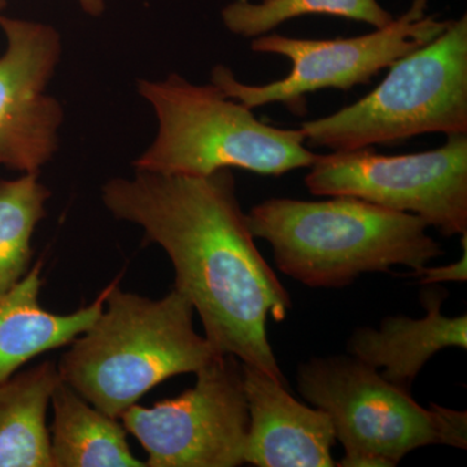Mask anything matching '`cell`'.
Segmentation results:
<instances>
[{
  "label": "cell",
  "instance_id": "6da1fadb",
  "mask_svg": "<svg viewBox=\"0 0 467 467\" xmlns=\"http://www.w3.org/2000/svg\"><path fill=\"white\" fill-rule=\"evenodd\" d=\"M101 202L165 251L175 290L192 303L220 355L287 386L266 326L269 318H287L290 294L254 244L232 169L208 175L134 171L107 181Z\"/></svg>",
  "mask_w": 467,
  "mask_h": 467
},
{
  "label": "cell",
  "instance_id": "7a4b0ae2",
  "mask_svg": "<svg viewBox=\"0 0 467 467\" xmlns=\"http://www.w3.org/2000/svg\"><path fill=\"white\" fill-rule=\"evenodd\" d=\"M273 198L247 213L254 238L269 243L279 272L312 288H343L365 273L408 266L413 276L444 254L414 214L353 196Z\"/></svg>",
  "mask_w": 467,
  "mask_h": 467
},
{
  "label": "cell",
  "instance_id": "3957f363",
  "mask_svg": "<svg viewBox=\"0 0 467 467\" xmlns=\"http://www.w3.org/2000/svg\"><path fill=\"white\" fill-rule=\"evenodd\" d=\"M103 312L57 364L58 376L95 408L119 420L160 383L198 373L221 356L193 327V306L173 288L152 300L110 282Z\"/></svg>",
  "mask_w": 467,
  "mask_h": 467
},
{
  "label": "cell",
  "instance_id": "277c9868",
  "mask_svg": "<svg viewBox=\"0 0 467 467\" xmlns=\"http://www.w3.org/2000/svg\"><path fill=\"white\" fill-rule=\"evenodd\" d=\"M137 90L153 109L158 131L134 160V171L208 175L242 169L284 175L310 168L318 158L306 147L301 129L260 121L212 82L192 84L171 73L159 81L138 79Z\"/></svg>",
  "mask_w": 467,
  "mask_h": 467
},
{
  "label": "cell",
  "instance_id": "5b68a950",
  "mask_svg": "<svg viewBox=\"0 0 467 467\" xmlns=\"http://www.w3.org/2000/svg\"><path fill=\"white\" fill-rule=\"evenodd\" d=\"M300 129L308 146L333 152L420 134H467V15L396 60L367 97Z\"/></svg>",
  "mask_w": 467,
  "mask_h": 467
},
{
  "label": "cell",
  "instance_id": "8992f818",
  "mask_svg": "<svg viewBox=\"0 0 467 467\" xmlns=\"http://www.w3.org/2000/svg\"><path fill=\"white\" fill-rule=\"evenodd\" d=\"M427 9L429 0H413L389 26L352 38L300 39L270 33L257 36L252 39L251 50L287 57L291 61L288 76L270 84L247 85L229 67L217 66L212 69L211 82L250 109L282 103L292 112H303L310 92L347 91L368 85L396 60L444 32L450 20L429 15Z\"/></svg>",
  "mask_w": 467,
  "mask_h": 467
},
{
  "label": "cell",
  "instance_id": "52a82bcc",
  "mask_svg": "<svg viewBox=\"0 0 467 467\" xmlns=\"http://www.w3.org/2000/svg\"><path fill=\"white\" fill-rule=\"evenodd\" d=\"M296 379L300 395L330 417L346 451L337 466L392 467L418 448L441 444L431 405L420 407L409 389L361 359L313 358L300 365Z\"/></svg>",
  "mask_w": 467,
  "mask_h": 467
},
{
  "label": "cell",
  "instance_id": "ba28073f",
  "mask_svg": "<svg viewBox=\"0 0 467 467\" xmlns=\"http://www.w3.org/2000/svg\"><path fill=\"white\" fill-rule=\"evenodd\" d=\"M306 177L316 196H353L414 214L444 236L467 234V134L435 150L387 156L371 147L318 155Z\"/></svg>",
  "mask_w": 467,
  "mask_h": 467
},
{
  "label": "cell",
  "instance_id": "9c48e42d",
  "mask_svg": "<svg viewBox=\"0 0 467 467\" xmlns=\"http://www.w3.org/2000/svg\"><path fill=\"white\" fill-rule=\"evenodd\" d=\"M195 386L119 417L149 467H235L244 463L250 411L238 358L221 355L196 373Z\"/></svg>",
  "mask_w": 467,
  "mask_h": 467
},
{
  "label": "cell",
  "instance_id": "30bf717a",
  "mask_svg": "<svg viewBox=\"0 0 467 467\" xmlns=\"http://www.w3.org/2000/svg\"><path fill=\"white\" fill-rule=\"evenodd\" d=\"M5 50L0 55V167L39 173L60 147L64 109L48 92L61 55L50 24L0 15Z\"/></svg>",
  "mask_w": 467,
  "mask_h": 467
},
{
  "label": "cell",
  "instance_id": "8fae6325",
  "mask_svg": "<svg viewBox=\"0 0 467 467\" xmlns=\"http://www.w3.org/2000/svg\"><path fill=\"white\" fill-rule=\"evenodd\" d=\"M250 411L244 463L257 467H331L335 438L330 417L292 398L285 384L242 364Z\"/></svg>",
  "mask_w": 467,
  "mask_h": 467
},
{
  "label": "cell",
  "instance_id": "7c38bea8",
  "mask_svg": "<svg viewBox=\"0 0 467 467\" xmlns=\"http://www.w3.org/2000/svg\"><path fill=\"white\" fill-rule=\"evenodd\" d=\"M447 296L448 292L442 288L427 287L420 294L425 317L389 316L378 330L358 328L347 344L349 355L370 367L383 368V378L410 389L436 353L451 347L466 349L467 316L442 315L441 306Z\"/></svg>",
  "mask_w": 467,
  "mask_h": 467
},
{
  "label": "cell",
  "instance_id": "4fadbf2b",
  "mask_svg": "<svg viewBox=\"0 0 467 467\" xmlns=\"http://www.w3.org/2000/svg\"><path fill=\"white\" fill-rule=\"evenodd\" d=\"M43 261L0 299V382L16 374L42 353L67 347L103 312L106 285L88 306L67 315L48 312L39 303Z\"/></svg>",
  "mask_w": 467,
  "mask_h": 467
},
{
  "label": "cell",
  "instance_id": "5bb4252c",
  "mask_svg": "<svg viewBox=\"0 0 467 467\" xmlns=\"http://www.w3.org/2000/svg\"><path fill=\"white\" fill-rule=\"evenodd\" d=\"M51 457L54 467H143L129 447L128 431L60 382L51 395Z\"/></svg>",
  "mask_w": 467,
  "mask_h": 467
},
{
  "label": "cell",
  "instance_id": "9a60e30c",
  "mask_svg": "<svg viewBox=\"0 0 467 467\" xmlns=\"http://www.w3.org/2000/svg\"><path fill=\"white\" fill-rule=\"evenodd\" d=\"M60 379L43 361L0 382V467H54L47 410Z\"/></svg>",
  "mask_w": 467,
  "mask_h": 467
},
{
  "label": "cell",
  "instance_id": "2e32d148",
  "mask_svg": "<svg viewBox=\"0 0 467 467\" xmlns=\"http://www.w3.org/2000/svg\"><path fill=\"white\" fill-rule=\"evenodd\" d=\"M51 195L39 173L0 180V299L33 265L34 233L47 214Z\"/></svg>",
  "mask_w": 467,
  "mask_h": 467
},
{
  "label": "cell",
  "instance_id": "e0dca14e",
  "mask_svg": "<svg viewBox=\"0 0 467 467\" xmlns=\"http://www.w3.org/2000/svg\"><path fill=\"white\" fill-rule=\"evenodd\" d=\"M326 15L368 24L379 29L393 17L378 0H234L221 12L223 26L235 36L257 38L292 18Z\"/></svg>",
  "mask_w": 467,
  "mask_h": 467
},
{
  "label": "cell",
  "instance_id": "ac0fdd59",
  "mask_svg": "<svg viewBox=\"0 0 467 467\" xmlns=\"http://www.w3.org/2000/svg\"><path fill=\"white\" fill-rule=\"evenodd\" d=\"M430 405L436 414L441 444L466 450L467 411L453 410L436 404Z\"/></svg>",
  "mask_w": 467,
  "mask_h": 467
},
{
  "label": "cell",
  "instance_id": "d6986e66",
  "mask_svg": "<svg viewBox=\"0 0 467 467\" xmlns=\"http://www.w3.org/2000/svg\"><path fill=\"white\" fill-rule=\"evenodd\" d=\"M462 239V257L456 263L444 266H425L413 276L422 285L442 284V282H466L467 279V234L461 236Z\"/></svg>",
  "mask_w": 467,
  "mask_h": 467
},
{
  "label": "cell",
  "instance_id": "ffe728a7",
  "mask_svg": "<svg viewBox=\"0 0 467 467\" xmlns=\"http://www.w3.org/2000/svg\"><path fill=\"white\" fill-rule=\"evenodd\" d=\"M79 7L91 17H99L106 11V0H77Z\"/></svg>",
  "mask_w": 467,
  "mask_h": 467
},
{
  "label": "cell",
  "instance_id": "44dd1931",
  "mask_svg": "<svg viewBox=\"0 0 467 467\" xmlns=\"http://www.w3.org/2000/svg\"><path fill=\"white\" fill-rule=\"evenodd\" d=\"M7 8V0H0V15Z\"/></svg>",
  "mask_w": 467,
  "mask_h": 467
}]
</instances>
